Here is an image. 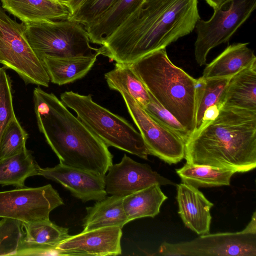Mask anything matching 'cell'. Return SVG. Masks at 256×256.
Masks as SVG:
<instances>
[{"label": "cell", "instance_id": "1", "mask_svg": "<svg viewBox=\"0 0 256 256\" xmlns=\"http://www.w3.org/2000/svg\"><path fill=\"white\" fill-rule=\"evenodd\" d=\"M198 0H145L106 38L100 54L130 64L192 32L200 19Z\"/></svg>", "mask_w": 256, "mask_h": 256}, {"label": "cell", "instance_id": "2", "mask_svg": "<svg viewBox=\"0 0 256 256\" xmlns=\"http://www.w3.org/2000/svg\"><path fill=\"white\" fill-rule=\"evenodd\" d=\"M186 162L244 172L256 167V112L220 107L185 144Z\"/></svg>", "mask_w": 256, "mask_h": 256}, {"label": "cell", "instance_id": "3", "mask_svg": "<svg viewBox=\"0 0 256 256\" xmlns=\"http://www.w3.org/2000/svg\"><path fill=\"white\" fill-rule=\"evenodd\" d=\"M38 126L60 163L106 176L112 164L108 146L53 93L33 91Z\"/></svg>", "mask_w": 256, "mask_h": 256}, {"label": "cell", "instance_id": "4", "mask_svg": "<svg viewBox=\"0 0 256 256\" xmlns=\"http://www.w3.org/2000/svg\"><path fill=\"white\" fill-rule=\"evenodd\" d=\"M129 64L148 92L192 135L196 126L197 80L175 66L166 48Z\"/></svg>", "mask_w": 256, "mask_h": 256}, {"label": "cell", "instance_id": "5", "mask_svg": "<svg viewBox=\"0 0 256 256\" xmlns=\"http://www.w3.org/2000/svg\"><path fill=\"white\" fill-rule=\"evenodd\" d=\"M60 98L108 146L148 159L150 154L140 132L126 120L94 102L91 94L67 91L62 93Z\"/></svg>", "mask_w": 256, "mask_h": 256}, {"label": "cell", "instance_id": "6", "mask_svg": "<svg viewBox=\"0 0 256 256\" xmlns=\"http://www.w3.org/2000/svg\"><path fill=\"white\" fill-rule=\"evenodd\" d=\"M25 36L37 57L91 56L100 52L90 45L84 26L70 19L24 24Z\"/></svg>", "mask_w": 256, "mask_h": 256}, {"label": "cell", "instance_id": "7", "mask_svg": "<svg viewBox=\"0 0 256 256\" xmlns=\"http://www.w3.org/2000/svg\"><path fill=\"white\" fill-rule=\"evenodd\" d=\"M24 24L12 20L0 5V64L17 73L26 84L48 87L50 79L30 46Z\"/></svg>", "mask_w": 256, "mask_h": 256}, {"label": "cell", "instance_id": "8", "mask_svg": "<svg viewBox=\"0 0 256 256\" xmlns=\"http://www.w3.org/2000/svg\"><path fill=\"white\" fill-rule=\"evenodd\" d=\"M230 2L227 10L214 9V14L208 20L200 19L196 24L197 36L194 56L200 66L206 64L210 51L228 42L256 8V0H232Z\"/></svg>", "mask_w": 256, "mask_h": 256}, {"label": "cell", "instance_id": "9", "mask_svg": "<svg viewBox=\"0 0 256 256\" xmlns=\"http://www.w3.org/2000/svg\"><path fill=\"white\" fill-rule=\"evenodd\" d=\"M162 256H256V233L245 228L236 232L205 234L190 241L162 243L158 252Z\"/></svg>", "mask_w": 256, "mask_h": 256}, {"label": "cell", "instance_id": "10", "mask_svg": "<svg viewBox=\"0 0 256 256\" xmlns=\"http://www.w3.org/2000/svg\"><path fill=\"white\" fill-rule=\"evenodd\" d=\"M62 204V198L50 184L0 192V218L23 222L50 219V212Z\"/></svg>", "mask_w": 256, "mask_h": 256}, {"label": "cell", "instance_id": "11", "mask_svg": "<svg viewBox=\"0 0 256 256\" xmlns=\"http://www.w3.org/2000/svg\"><path fill=\"white\" fill-rule=\"evenodd\" d=\"M118 92L122 95L150 154L170 164L181 161L185 154V144L182 138L151 117L126 90Z\"/></svg>", "mask_w": 256, "mask_h": 256}, {"label": "cell", "instance_id": "12", "mask_svg": "<svg viewBox=\"0 0 256 256\" xmlns=\"http://www.w3.org/2000/svg\"><path fill=\"white\" fill-rule=\"evenodd\" d=\"M108 171L105 190L111 195L124 197L154 184L176 185L148 164L136 162L126 154L120 162L112 164Z\"/></svg>", "mask_w": 256, "mask_h": 256}, {"label": "cell", "instance_id": "13", "mask_svg": "<svg viewBox=\"0 0 256 256\" xmlns=\"http://www.w3.org/2000/svg\"><path fill=\"white\" fill-rule=\"evenodd\" d=\"M38 175L60 184L74 196L84 202L100 200L107 194L105 190V176L61 163L52 168L40 166Z\"/></svg>", "mask_w": 256, "mask_h": 256}, {"label": "cell", "instance_id": "14", "mask_svg": "<svg viewBox=\"0 0 256 256\" xmlns=\"http://www.w3.org/2000/svg\"><path fill=\"white\" fill-rule=\"evenodd\" d=\"M121 228L105 227L70 236L56 246L63 256H117L122 254Z\"/></svg>", "mask_w": 256, "mask_h": 256}, {"label": "cell", "instance_id": "15", "mask_svg": "<svg viewBox=\"0 0 256 256\" xmlns=\"http://www.w3.org/2000/svg\"><path fill=\"white\" fill-rule=\"evenodd\" d=\"M176 186L178 214L186 226L198 234H209L214 204L196 187L184 182Z\"/></svg>", "mask_w": 256, "mask_h": 256}, {"label": "cell", "instance_id": "16", "mask_svg": "<svg viewBox=\"0 0 256 256\" xmlns=\"http://www.w3.org/2000/svg\"><path fill=\"white\" fill-rule=\"evenodd\" d=\"M2 6L23 24L65 20L72 14L66 4L57 0H0Z\"/></svg>", "mask_w": 256, "mask_h": 256}, {"label": "cell", "instance_id": "17", "mask_svg": "<svg viewBox=\"0 0 256 256\" xmlns=\"http://www.w3.org/2000/svg\"><path fill=\"white\" fill-rule=\"evenodd\" d=\"M218 105L256 112V62L230 78Z\"/></svg>", "mask_w": 256, "mask_h": 256}, {"label": "cell", "instance_id": "18", "mask_svg": "<svg viewBox=\"0 0 256 256\" xmlns=\"http://www.w3.org/2000/svg\"><path fill=\"white\" fill-rule=\"evenodd\" d=\"M248 43H234L228 46L203 72L205 78H230L256 62L254 51Z\"/></svg>", "mask_w": 256, "mask_h": 256}, {"label": "cell", "instance_id": "19", "mask_svg": "<svg viewBox=\"0 0 256 256\" xmlns=\"http://www.w3.org/2000/svg\"><path fill=\"white\" fill-rule=\"evenodd\" d=\"M100 52L91 56L76 57L44 56L40 60L50 81L62 86L84 78L94 66Z\"/></svg>", "mask_w": 256, "mask_h": 256}, {"label": "cell", "instance_id": "20", "mask_svg": "<svg viewBox=\"0 0 256 256\" xmlns=\"http://www.w3.org/2000/svg\"><path fill=\"white\" fill-rule=\"evenodd\" d=\"M144 0H118L100 16L84 26L90 42L102 45Z\"/></svg>", "mask_w": 256, "mask_h": 256}, {"label": "cell", "instance_id": "21", "mask_svg": "<svg viewBox=\"0 0 256 256\" xmlns=\"http://www.w3.org/2000/svg\"><path fill=\"white\" fill-rule=\"evenodd\" d=\"M124 197L112 195L86 208V215L83 220V231L115 226L121 228L128 222L124 212Z\"/></svg>", "mask_w": 256, "mask_h": 256}, {"label": "cell", "instance_id": "22", "mask_svg": "<svg viewBox=\"0 0 256 256\" xmlns=\"http://www.w3.org/2000/svg\"><path fill=\"white\" fill-rule=\"evenodd\" d=\"M23 226L25 236L17 256H26L29 251L38 248L57 246L70 236L68 228L57 226L50 219L23 222Z\"/></svg>", "mask_w": 256, "mask_h": 256}, {"label": "cell", "instance_id": "23", "mask_svg": "<svg viewBox=\"0 0 256 256\" xmlns=\"http://www.w3.org/2000/svg\"><path fill=\"white\" fill-rule=\"evenodd\" d=\"M167 198L158 184L124 196L122 204L128 222L142 218L154 217Z\"/></svg>", "mask_w": 256, "mask_h": 256}, {"label": "cell", "instance_id": "24", "mask_svg": "<svg viewBox=\"0 0 256 256\" xmlns=\"http://www.w3.org/2000/svg\"><path fill=\"white\" fill-rule=\"evenodd\" d=\"M40 166L32 152L27 149L12 156L0 160V184L25 186L29 177L38 175Z\"/></svg>", "mask_w": 256, "mask_h": 256}, {"label": "cell", "instance_id": "25", "mask_svg": "<svg viewBox=\"0 0 256 256\" xmlns=\"http://www.w3.org/2000/svg\"><path fill=\"white\" fill-rule=\"evenodd\" d=\"M104 78L110 89L126 90L143 108L150 102L148 90L130 64L116 62L114 68L104 74Z\"/></svg>", "mask_w": 256, "mask_h": 256}, {"label": "cell", "instance_id": "26", "mask_svg": "<svg viewBox=\"0 0 256 256\" xmlns=\"http://www.w3.org/2000/svg\"><path fill=\"white\" fill-rule=\"evenodd\" d=\"M182 182L196 188L229 186L234 171L186 162L176 170Z\"/></svg>", "mask_w": 256, "mask_h": 256}, {"label": "cell", "instance_id": "27", "mask_svg": "<svg viewBox=\"0 0 256 256\" xmlns=\"http://www.w3.org/2000/svg\"><path fill=\"white\" fill-rule=\"evenodd\" d=\"M230 78H205L201 76L196 79V130L200 128L206 110L215 104L218 105Z\"/></svg>", "mask_w": 256, "mask_h": 256}, {"label": "cell", "instance_id": "28", "mask_svg": "<svg viewBox=\"0 0 256 256\" xmlns=\"http://www.w3.org/2000/svg\"><path fill=\"white\" fill-rule=\"evenodd\" d=\"M23 222L3 218L0 220V256H17L24 241Z\"/></svg>", "mask_w": 256, "mask_h": 256}, {"label": "cell", "instance_id": "29", "mask_svg": "<svg viewBox=\"0 0 256 256\" xmlns=\"http://www.w3.org/2000/svg\"><path fill=\"white\" fill-rule=\"evenodd\" d=\"M28 134L15 117L4 130L0 142V160L26 149Z\"/></svg>", "mask_w": 256, "mask_h": 256}, {"label": "cell", "instance_id": "30", "mask_svg": "<svg viewBox=\"0 0 256 256\" xmlns=\"http://www.w3.org/2000/svg\"><path fill=\"white\" fill-rule=\"evenodd\" d=\"M5 66L0 67V142L10 122L16 117L13 106L12 80Z\"/></svg>", "mask_w": 256, "mask_h": 256}, {"label": "cell", "instance_id": "31", "mask_svg": "<svg viewBox=\"0 0 256 256\" xmlns=\"http://www.w3.org/2000/svg\"><path fill=\"white\" fill-rule=\"evenodd\" d=\"M150 102L144 107L147 113L154 119L176 134L184 142L188 141L191 135L176 118L161 106L148 92Z\"/></svg>", "mask_w": 256, "mask_h": 256}, {"label": "cell", "instance_id": "32", "mask_svg": "<svg viewBox=\"0 0 256 256\" xmlns=\"http://www.w3.org/2000/svg\"><path fill=\"white\" fill-rule=\"evenodd\" d=\"M118 0H86L74 11L70 20L87 25L108 10Z\"/></svg>", "mask_w": 256, "mask_h": 256}, {"label": "cell", "instance_id": "33", "mask_svg": "<svg viewBox=\"0 0 256 256\" xmlns=\"http://www.w3.org/2000/svg\"><path fill=\"white\" fill-rule=\"evenodd\" d=\"M206 3L213 9L222 8V7L230 2V0H205Z\"/></svg>", "mask_w": 256, "mask_h": 256}, {"label": "cell", "instance_id": "34", "mask_svg": "<svg viewBox=\"0 0 256 256\" xmlns=\"http://www.w3.org/2000/svg\"><path fill=\"white\" fill-rule=\"evenodd\" d=\"M86 0H71L68 3L66 4L70 8L73 13Z\"/></svg>", "mask_w": 256, "mask_h": 256}, {"label": "cell", "instance_id": "35", "mask_svg": "<svg viewBox=\"0 0 256 256\" xmlns=\"http://www.w3.org/2000/svg\"><path fill=\"white\" fill-rule=\"evenodd\" d=\"M58 0L66 4L68 3L71 0Z\"/></svg>", "mask_w": 256, "mask_h": 256}, {"label": "cell", "instance_id": "36", "mask_svg": "<svg viewBox=\"0 0 256 256\" xmlns=\"http://www.w3.org/2000/svg\"><path fill=\"white\" fill-rule=\"evenodd\" d=\"M231 0H230V1H231Z\"/></svg>", "mask_w": 256, "mask_h": 256}, {"label": "cell", "instance_id": "37", "mask_svg": "<svg viewBox=\"0 0 256 256\" xmlns=\"http://www.w3.org/2000/svg\"></svg>", "mask_w": 256, "mask_h": 256}]
</instances>
